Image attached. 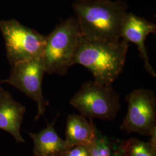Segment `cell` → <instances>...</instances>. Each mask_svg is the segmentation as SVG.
Wrapping results in <instances>:
<instances>
[{
  "label": "cell",
  "instance_id": "obj_1",
  "mask_svg": "<svg viewBox=\"0 0 156 156\" xmlns=\"http://www.w3.org/2000/svg\"><path fill=\"white\" fill-rule=\"evenodd\" d=\"M80 35L87 39L116 41L122 39L127 6L122 0H76L73 4Z\"/></svg>",
  "mask_w": 156,
  "mask_h": 156
},
{
  "label": "cell",
  "instance_id": "obj_2",
  "mask_svg": "<svg viewBox=\"0 0 156 156\" xmlns=\"http://www.w3.org/2000/svg\"><path fill=\"white\" fill-rule=\"evenodd\" d=\"M128 49V42L122 38L108 41L87 39L80 35L73 66L87 68L98 83L112 85L123 71Z\"/></svg>",
  "mask_w": 156,
  "mask_h": 156
},
{
  "label": "cell",
  "instance_id": "obj_3",
  "mask_svg": "<svg viewBox=\"0 0 156 156\" xmlns=\"http://www.w3.org/2000/svg\"><path fill=\"white\" fill-rule=\"evenodd\" d=\"M80 33L77 20L71 17L62 21L46 37L42 55L45 72L64 76L73 66Z\"/></svg>",
  "mask_w": 156,
  "mask_h": 156
},
{
  "label": "cell",
  "instance_id": "obj_4",
  "mask_svg": "<svg viewBox=\"0 0 156 156\" xmlns=\"http://www.w3.org/2000/svg\"><path fill=\"white\" fill-rule=\"evenodd\" d=\"M84 117L113 120L121 108L120 97L112 85L94 80L84 82L69 101Z\"/></svg>",
  "mask_w": 156,
  "mask_h": 156
},
{
  "label": "cell",
  "instance_id": "obj_5",
  "mask_svg": "<svg viewBox=\"0 0 156 156\" xmlns=\"http://www.w3.org/2000/svg\"><path fill=\"white\" fill-rule=\"evenodd\" d=\"M0 30L5 41L6 56L11 66L42 56L46 36L15 19L0 21Z\"/></svg>",
  "mask_w": 156,
  "mask_h": 156
},
{
  "label": "cell",
  "instance_id": "obj_6",
  "mask_svg": "<svg viewBox=\"0 0 156 156\" xmlns=\"http://www.w3.org/2000/svg\"><path fill=\"white\" fill-rule=\"evenodd\" d=\"M45 72L42 56L20 62L12 66L6 83L16 87L34 101L37 105L35 120L44 115L49 105L42 92V82Z\"/></svg>",
  "mask_w": 156,
  "mask_h": 156
},
{
  "label": "cell",
  "instance_id": "obj_7",
  "mask_svg": "<svg viewBox=\"0 0 156 156\" xmlns=\"http://www.w3.org/2000/svg\"><path fill=\"white\" fill-rule=\"evenodd\" d=\"M126 100L128 104L127 114L120 129L127 134L136 133L149 136L156 128V97L150 89H139L129 93Z\"/></svg>",
  "mask_w": 156,
  "mask_h": 156
},
{
  "label": "cell",
  "instance_id": "obj_8",
  "mask_svg": "<svg viewBox=\"0 0 156 156\" xmlns=\"http://www.w3.org/2000/svg\"><path fill=\"white\" fill-rule=\"evenodd\" d=\"M156 31L154 23L131 12H127L124 17L121 31L122 39L136 45L140 56L144 62L146 71L153 77H156V73L149 62L145 42L147 36L156 33Z\"/></svg>",
  "mask_w": 156,
  "mask_h": 156
},
{
  "label": "cell",
  "instance_id": "obj_9",
  "mask_svg": "<svg viewBox=\"0 0 156 156\" xmlns=\"http://www.w3.org/2000/svg\"><path fill=\"white\" fill-rule=\"evenodd\" d=\"M26 108L11 94L0 87V129L6 131L18 143H24L20 129Z\"/></svg>",
  "mask_w": 156,
  "mask_h": 156
},
{
  "label": "cell",
  "instance_id": "obj_10",
  "mask_svg": "<svg viewBox=\"0 0 156 156\" xmlns=\"http://www.w3.org/2000/svg\"><path fill=\"white\" fill-rule=\"evenodd\" d=\"M58 115L53 122L37 133H28L34 143L35 156H60L69 147L65 140L62 139L55 128Z\"/></svg>",
  "mask_w": 156,
  "mask_h": 156
},
{
  "label": "cell",
  "instance_id": "obj_11",
  "mask_svg": "<svg viewBox=\"0 0 156 156\" xmlns=\"http://www.w3.org/2000/svg\"><path fill=\"white\" fill-rule=\"evenodd\" d=\"M97 131L91 120L89 122L81 115L71 114L67 117L65 140L69 148L78 145L88 147L95 140Z\"/></svg>",
  "mask_w": 156,
  "mask_h": 156
},
{
  "label": "cell",
  "instance_id": "obj_12",
  "mask_svg": "<svg viewBox=\"0 0 156 156\" xmlns=\"http://www.w3.org/2000/svg\"><path fill=\"white\" fill-rule=\"evenodd\" d=\"M120 140H112L98 130L96 137L87 147L90 156H122Z\"/></svg>",
  "mask_w": 156,
  "mask_h": 156
},
{
  "label": "cell",
  "instance_id": "obj_13",
  "mask_svg": "<svg viewBox=\"0 0 156 156\" xmlns=\"http://www.w3.org/2000/svg\"><path fill=\"white\" fill-rule=\"evenodd\" d=\"M122 156H156V147L135 138L121 140Z\"/></svg>",
  "mask_w": 156,
  "mask_h": 156
},
{
  "label": "cell",
  "instance_id": "obj_14",
  "mask_svg": "<svg viewBox=\"0 0 156 156\" xmlns=\"http://www.w3.org/2000/svg\"><path fill=\"white\" fill-rule=\"evenodd\" d=\"M60 156H90L89 151L86 146L78 145L68 149Z\"/></svg>",
  "mask_w": 156,
  "mask_h": 156
},
{
  "label": "cell",
  "instance_id": "obj_15",
  "mask_svg": "<svg viewBox=\"0 0 156 156\" xmlns=\"http://www.w3.org/2000/svg\"><path fill=\"white\" fill-rule=\"evenodd\" d=\"M4 83H6V80H0V85H1V84Z\"/></svg>",
  "mask_w": 156,
  "mask_h": 156
}]
</instances>
